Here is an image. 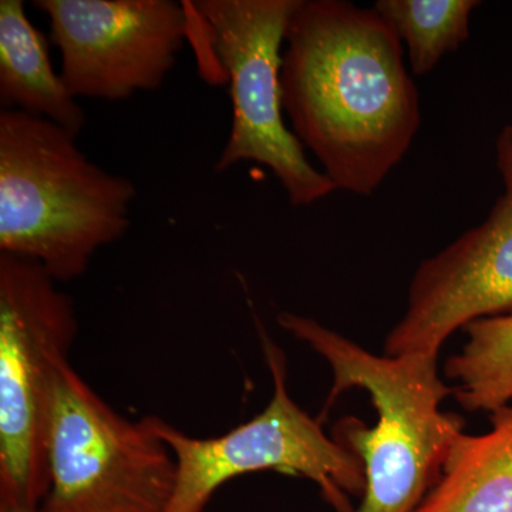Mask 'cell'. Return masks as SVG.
Returning <instances> with one entry per match:
<instances>
[{
  "mask_svg": "<svg viewBox=\"0 0 512 512\" xmlns=\"http://www.w3.org/2000/svg\"><path fill=\"white\" fill-rule=\"evenodd\" d=\"M0 512H47L43 508H36V510H16V511H0Z\"/></svg>",
  "mask_w": 512,
  "mask_h": 512,
  "instance_id": "obj_14",
  "label": "cell"
},
{
  "mask_svg": "<svg viewBox=\"0 0 512 512\" xmlns=\"http://www.w3.org/2000/svg\"><path fill=\"white\" fill-rule=\"evenodd\" d=\"M262 342L274 377V394L254 419L220 437L197 439L160 417H146L177 461L173 497L164 512H204L222 485L262 470L309 478L336 511H355L348 495L365 493L363 464L348 448L329 439L320 421L293 402L286 390L281 350L265 335Z\"/></svg>",
  "mask_w": 512,
  "mask_h": 512,
  "instance_id": "obj_7",
  "label": "cell"
},
{
  "mask_svg": "<svg viewBox=\"0 0 512 512\" xmlns=\"http://www.w3.org/2000/svg\"><path fill=\"white\" fill-rule=\"evenodd\" d=\"M495 160L503 194L478 227L421 262L406 312L384 342L386 356L437 357L456 330L512 315V124L497 138Z\"/></svg>",
  "mask_w": 512,
  "mask_h": 512,
  "instance_id": "obj_9",
  "label": "cell"
},
{
  "mask_svg": "<svg viewBox=\"0 0 512 512\" xmlns=\"http://www.w3.org/2000/svg\"><path fill=\"white\" fill-rule=\"evenodd\" d=\"M299 0H195L188 8L201 19L224 69L232 103L231 130L215 163L224 173L244 161L265 165L293 207H309L336 191L308 160L286 126L281 67L286 28Z\"/></svg>",
  "mask_w": 512,
  "mask_h": 512,
  "instance_id": "obj_6",
  "label": "cell"
},
{
  "mask_svg": "<svg viewBox=\"0 0 512 512\" xmlns=\"http://www.w3.org/2000/svg\"><path fill=\"white\" fill-rule=\"evenodd\" d=\"M490 414V431L457 437L413 512H512V403Z\"/></svg>",
  "mask_w": 512,
  "mask_h": 512,
  "instance_id": "obj_11",
  "label": "cell"
},
{
  "mask_svg": "<svg viewBox=\"0 0 512 512\" xmlns=\"http://www.w3.org/2000/svg\"><path fill=\"white\" fill-rule=\"evenodd\" d=\"M77 330L72 299L42 265L0 254V511L45 503L53 373Z\"/></svg>",
  "mask_w": 512,
  "mask_h": 512,
  "instance_id": "obj_4",
  "label": "cell"
},
{
  "mask_svg": "<svg viewBox=\"0 0 512 512\" xmlns=\"http://www.w3.org/2000/svg\"><path fill=\"white\" fill-rule=\"evenodd\" d=\"M460 355L444 372L456 380V399L468 412L493 413L512 403V315L471 322Z\"/></svg>",
  "mask_w": 512,
  "mask_h": 512,
  "instance_id": "obj_12",
  "label": "cell"
},
{
  "mask_svg": "<svg viewBox=\"0 0 512 512\" xmlns=\"http://www.w3.org/2000/svg\"><path fill=\"white\" fill-rule=\"evenodd\" d=\"M62 56L74 99L121 101L156 92L188 35V8L174 0H35Z\"/></svg>",
  "mask_w": 512,
  "mask_h": 512,
  "instance_id": "obj_8",
  "label": "cell"
},
{
  "mask_svg": "<svg viewBox=\"0 0 512 512\" xmlns=\"http://www.w3.org/2000/svg\"><path fill=\"white\" fill-rule=\"evenodd\" d=\"M136 195L133 181L90 161L70 131L0 110V254L73 281L100 248L126 235Z\"/></svg>",
  "mask_w": 512,
  "mask_h": 512,
  "instance_id": "obj_3",
  "label": "cell"
},
{
  "mask_svg": "<svg viewBox=\"0 0 512 512\" xmlns=\"http://www.w3.org/2000/svg\"><path fill=\"white\" fill-rule=\"evenodd\" d=\"M47 512H164L177 461L148 426L94 392L64 357L53 373Z\"/></svg>",
  "mask_w": 512,
  "mask_h": 512,
  "instance_id": "obj_5",
  "label": "cell"
},
{
  "mask_svg": "<svg viewBox=\"0 0 512 512\" xmlns=\"http://www.w3.org/2000/svg\"><path fill=\"white\" fill-rule=\"evenodd\" d=\"M0 106L50 120L79 137L86 113L53 69L46 36L23 0H0Z\"/></svg>",
  "mask_w": 512,
  "mask_h": 512,
  "instance_id": "obj_10",
  "label": "cell"
},
{
  "mask_svg": "<svg viewBox=\"0 0 512 512\" xmlns=\"http://www.w3.org/2000/svg\"><path fill=\"white\" fill-rule=\"evenodd\" d=\"M403 56L402 40L375 8L299 0L293 10L282 104L336 190L370 197L409 153L421 113Z\"/></svg>",
  "mask_w": 512,
  "mask_h": 512,
  "instance_id": "obj_1",
  "label": "cell"
},
{
  "mask_svg": "<svg viewBox=\"0 0 512 512\" xmlns=\"http://www.w3.org/2000/svg\"><path fill=\"white\" fill-rule=\"evenodd\" d=\"M477 0H377L376 12L407 47L414 76H426L470 37Z\"/></svg>",
  "mask_w": 512,
  "mask_h": 512,
  "instance_id": "obj_13",
  "label": "cell"
},
{
  "mask_svg": "<svg viewBox=\"0 0 512 512\" xmlns=\"http://www.w3.org/2000/svg\"><path fill=\"white\" fill-rule=\"evenodd\" d=\"M278 323L329 363L333 386L325 410L346 390L362 387L379 414L375 427L349 417L333 429L335 440L365 468V493L353 512L416 510L464 427L458 414L440 410L456 389L441 382L437 357L373 355L318 320L292 312L279 313Z\"/></svg>",
  "mask_w": 512,
  "mask_h": 512,
  "instance_id": "obj_2",
  "label": "cell"
}]
</instances>
